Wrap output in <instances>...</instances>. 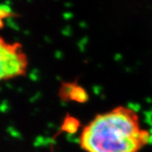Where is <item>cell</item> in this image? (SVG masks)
Here are the masks:
<instances>
[{"instance_id": "3", "label": "cell", "mask_w": 152, "mask_h": 152, "mask_svg": "<svg viewBox=\"0 0 152 152\" xmlns=\"http://www.w3.org/2000/svg\"><path fill=\"white\" fill-rule=\"evenodd\" d=\"M59 95L62 100H70L76 102H85L88 101V93L83 87L75 82L64 83L60 87Z\"/></svg>"}, {"instance_id": "1", "label": "cell", "mask_w": 152, "mask_h": 152, "mask_svg": "<svg viewBox=\"0 0 152 152\" xmlns=\"http://www.w3.org/2000/svg\"><path fill=\"white\" fill-rule=\"evenodd\" d=\"M150 137L135 111L120 106L94 117L82 129L79 145L85 152H139Z\"/></svg>"}, {"instance_id": "2", "label": "cell", "mask_w": 152, "mask_h": 152, "mask_svg": "<svg viewBox=\"0 0 152 152\" xmlns=\"http://www.w3.org/2000/svg\"><path fill=\"white\" fill-rule=\"evenodd\" d=\"M28 58L19 42H9L0 36V81L20 77L26 74Z\"/></svg>"}, {"instance_id": "4", "label": "cell", "mask_w": 152, "mask_h": 152, "mask_svg": "<svg viewBox=\"0 0 152 152\" xmlns=\"http://www.w3.org/2000/svg\"><path fill=\"white\" fill-rule=\"evenodd\" d=\"M79 123L75 118L73 117H67L64 121L62 126V130L67 132V133H75L77 131Z\"/></svg>"}]
</instances>
